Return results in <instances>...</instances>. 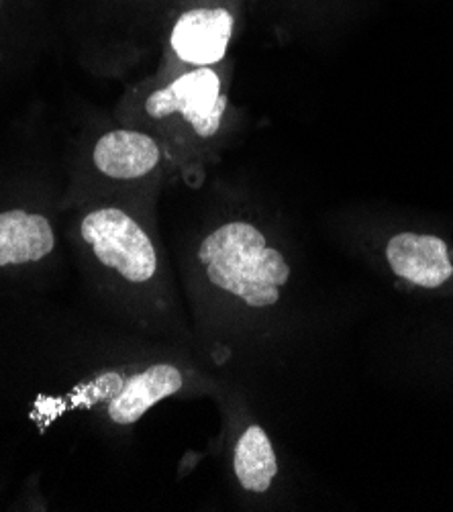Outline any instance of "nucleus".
I'll return each mask as SVG.
<instances>
[{"label":"nucleus","mask_w":453,"mask_h":512,"mask_svg":"<svg viewBox=\"0 0 453 512\" xmlns=\"http://www.w3.org/2000/svg\"><path fill=\"white\" fill-rule=\"evenodd\" d=\"M198 260L213 286L241 298L251 309L274 306L280 288L290 280L284 255L247 221L225 223L207 235L198 247Z\"/></svg>","instance_id":"1"},{"label":"nucleus","mask_w":453,"mask_h":512,"mask_svg":"<svg viewBox=\"0 0 453 512\" xmlns=\"http://www.w3.org/2000/svg\"><path fill=\"white\" fill-rule=\"evenodd\" d=\"M225 111L227 94L213 68H192L145 100L151 119L180 117L198 139H213L219 133Z\"/></svg>","instance_id":"3"},{"label":"nucleus","mask_w":453,"mask_h":512,"mask_svg":"<svg viewBox=\"0 0 453 512\" xmlns=\"http://www.w3.org/2000/svg\"><path fill=\"white\" fill-rule=\"evenodd\" d=\"M9 5L11 0H0V25H3V21L9 17Z\"/></svg>","instance_id":"10"},{"label":"nucleus","mask_w":453,"mask_h":512,"mask_svg":"<svg viewBox=\"0 0 453 512\" xmlns=\"http://www.w3.org/2000/svg\"><path fill=\"white\" fill-rule=\"evenodd\" d=\"M235 15L221 5H200L178 15L170 31L176 58L192 68H213L227 56Z\"/></svg>","instance_id":"4"},{"label":"nucleus","mask_w":453,"mask_h":512,"mask_svg":"<svg viewBox=\"0 0 453 512\" xmlns=\"http://www.w3.org/2000/svg\"><path fill=\"white\" fill-rule=\"evenodd\" d=\"M82 239L100 264L117 270L125 280L141 284L156 276L158 253L145 229L121 209H98L84 217Z\"/></svg>","instance_id":"2"},{"label":"nucleus","mask_w":453,"mask_h":512,"mask_svg":"<svg viewBox=\"0 0 453 512\" xmlns=\"http://www.w3.org/2000/svg\"><path fill=\"white\" fill-rule=\"evenodd\" d=\"M54 245V229L43 215L21 209L0 213V268L39 262Z\"/></svg>","instance_id":"7"},{"label":"nucleus","mask_w":453,"mask_h":512,"mask_svg":"<svg viewBox=\"0 0 453 512\" xmlns=\"http://www.w3.org/2000/svg\"><path fill=\"white\" fill-rule=\"evenodd\" d=\"M386 260L394 276L427 290L443 286L453 276L447 243L429 233H396L386 243Z\"/></svg>","instance_id":"5"},{"label":"nucleus","mask_w":453,"mask_h":512,"mask_svg":"<svg viewBox=\"0 0 453 512\" xmlns=\"http://www.w3.org/2000/svg\"><path fill=\"white\" fill-rule=\"evenodd\" d=\"M233 470L247 492L264 494L278 476V459L268 433L260 425H251L239 437L233 453Z\"/></svg>","instance_id":"9"},{"label":"nucleus","mask_w":453,"mask_h":512,"mask_svg":"<svg viewBox=\"0 0 453 512\" xmlns=\"http://www.w3.org/2000/svg\"><path fill=\"white\" fill-rule=\"evenodd\" d=\"M184 378L176 366L156 364L133 376L109 404V417L117 425L137 423L151 406L182 390Z\"/></svg>","instance_id":"8"},{"label":"nucleus","mask_w":453,"mask_h":512,"mask_svg":"<svg viewBox=\"0 0 453 512\" xmlns=\"http://www.w3.org/2000/svg\"><path fill=\"white\" fill-rule=\"evenodd\" d=\"M162 162L160 143L141 131L115 129L98 139L94 164L113 180H137L154 172Z\"/></svg>","instance_id":"6"}]
</instances>
